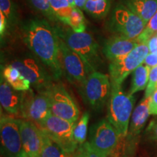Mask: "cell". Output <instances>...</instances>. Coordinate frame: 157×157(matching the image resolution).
I'll return each mask as SVG.
<instances>
[{"label": "cell", "mask_w": 157, "mask_h": 157, "mask_svg": "<svg viewBox=\"0 0 157 157\" xmlns=\"http://www.w3.org/2000/svg\"><path fill=\"white\" fill-rule=\"evenodd\" d=\"M147 45L151 53H157V36H153L147 42Z\"/></svg>", "instance_id": "cell-35"}, {"label": "cell", "mask_w": 157, "mask_h": 157, "mask_svg": "<svg viewBox=\"0 0 157 157\" xmlns=\"http://www.w3.org/2000/svg\"><path fill=\"white\" fill-rule=\"evenodd\" d=\"M149 53L147 43L139 44L126 56L111 61L109 74L111 83L121 84L124 79L137 67L143 64Z\"/></svg>", "instance_id": "cell-9"}, {"label": "cell", "mask_w": 157, "mask_h": 157, "mask_svg": "<svg viewBox=\"0 0 157 157\" xmlns=\"http://www.w3.org/2000/svg\"><path fill=\"white\" fill-rule=\"evenodd\" d=\"M86 2H87V0H74V3H75L76 7L83 10L84 5H85L86 4Z\"/></svg>", "instance_id": "cell-36"}, {"label": "cell", "mask_w": 157, "mask_h": 157, "mask_svg": "<svg viewBox=\"0 0 157 157\" xmlns=\"http://www.w3.org/2000/svg\"><path fill=\"white\" fill-rule=\"evenodd\" d=\"M56 29L59 38L83 60L90 74L96 71L101 59L99 56V45L93 36L87 32H74L71 29L58 27Z\"/></svg>", "instance_id": "cell-2"}, {"label": "cell", "mask_w": 157, "mask_h": 157, "mask_svg": "<svg viewBox=\"0 0 157 157\" xmlns=\"http://www.w3.org/2000/svg\"><path fill=\"white\" fill-rule=\"evenodd\" d=\"M76 123L51 113L37 125L48 133L49 136L67 154H71L78 147L74 137V128Z\"/></svg>", "instance_id": "cell-5"}, {"label": "cell", "mask_w": 157, "mask_h": 157, "mask_svg": "<svg viewBox=\"0 0 157 157\" xmlns=\"http://www.w3.org/2000/svg\"><path fill=\"white\" fill-rule=\"evenodd\" d=\"M60 50L63 71L70 83L81 86L88 75L87 66L78 54L60 39Z\"/></svg>", "instance_id": "cell-13"}, {"label": "cell", "mask_w": 157, "mask_h": 157, "mask_svg": "<svg viewBox=\"0 0 157 157\" xmlns=\"http://www.w3.org/2000/svg\"><path fill=\"white\" fill-rule=\"evenodd\" d=\"M106 74L94 71L80 86L84 101L95 111L103 109L111 93V82Z\"/></svg>", "instance_id": "cell-4"}, {"label": "cell", "mask_w": 157, "mask_h": 157, "mask_svg": "<svg viewBox=\"0 0 157 157\" xmlns=\"http://www.w3.org/2000/svg\"><path fill=\"white\" fill-rule=\"evenodd\" d=\"M66 24L69 25L70 28L74 32H85L87 23H86L85 17H84L81 9L78 8L77 7H74L73 10L71 12V14L70 17H68Z\"/></svg>", "instance_id": "cell-24"}, {"label": "cell", "mask_w": 157, "mask_h": 157, "mask_svg": "<svg viewBox=\"0 0 157 157\" xmlns=\"http://www.w3.org/2000/svg\"><path fill=\"white\" fill-rule=\"evenodd\" d=\"M151 68L146 65H140L133 71L132 85L128 94L133 95L137 92L146 89L148 83Z\"/></svg>", "instance_id": "cell-21"}, {"label": "cell", "mask_w": 157, "mask_h": 157, "mask_svg": "<svg viewBox=\"0 0 157 157\" xmlns=\"http://www.w3.org/2000/svg\"><path fill=\"white\" fill-rule=\"evenodd\" d=\"M146 23L123 4H119L113 9L109 21V29L130 39H136L146 28Z\"/></svg>", "instance_id": "cell-6"}, {"label": "cell", "mask_w": 157, "mask_h": 157, "mask_svg": "<svg viewBox=\"0 0 157 157\" xmlns=\"http://www.w3.org/2000/svg\"><path fill=\"white\" fill-rule=\"evenodd\" d=\"M23 42L55 79L61 77L63 71L60 50V38L56 29L45 19L34 18L23 23L21 29Z\"/></svg>", "instance_id": "cell-1"}, {"label": "cell", "mask_w": 157, "mask_h": 157, "mask_svg": "<svg viewBox=\"0 0 157 157\" xmlns=\"http://www.w3.org/2000/svg\"><path fill=\"white\" fill-rule=\"evenodd\" d=\"M143 64L148 66L149 68H154L157 66V53H149L145 58Z\"/></svg>", "instance_id": "cell-33"}, {"label": "cell", "mask_w": 157, "mask_h": 157, "mask_svg": "<svg viewBox=\"0 0 157 157\" xmlns=\"http://www.w3.org/2000/svg\"><path fill=\"white\" fill-rule=\"evenodd\" d=\"M23 91H17L10 85L1 75L0 82V103L1 106L8 114L21 116Z\"/></svg>", "instance_id": "cell-16"}, {"label": "cell", "mask_w": 157, "mask_h": 157, "mask_svg": "<svg viewBox=\"0 0 157 157\" xmlns=\"http://www.w3.org/2000/svg\"><path fill=\"white\" fill-rule=\"evenodd\" d=\"M76 154L78 157H108L98 151L89 142H85L83 144L79 145L76 149Z\"/></svg>", "instance_id": "cell-29"}, {"label": "cell", "mask_w": 157, "mask_h": 157, "mask_svg": "<svg viewBox=\"0 0 157 157\" xmlns=\"http://www.w3.org/2000/svg\"><path fill=\"white\" fill-rule=\"evenodd\" d=\"M28 1L36 11L48 17L51 21L57 20L51 9L48 0H28Z\"/></svg>", "instance_id": "cell-27"}, {"label": "cell", "mask_w": 157, "mask_h": 157, "mask_svg": "<svg viewBox=\"0 0 157 157\" xmlns=\"http://www.w3.org/2000/svg\"><path fill=\"white\" fill-rule=\"evenodd\" d=\"M48 2L56 19L66 24L74 7L68 0H48Z\"/></svg>", "instance_id": "cell-23"}, {"label": "cell", "mask_w": 157, "mask_h": 157, "mask_svg": "<svg viewBox=\"0 0 157 157\" xmlns=\"http://www.w3.org/2000/svg\"><path fill=\"white\" fill-rule=\"evenodd\" d=\"M135 102L134 96L125 93L121 84L111 83L108 119L122 137L128 134L129 120Z\"/></svg>", "instance_id": "cell-3"}, {"label": "cell", "mask_w": 157, "mask_h": 157, "mask_svg": "<svg viewBox=\"0 0 157 157\" xmlns=\"http://www.w3.org/2000/svg\"><path fill=\"white\" fill-rule=\"evenodd\" d=\"M157 32V11L148 23L146 25V28L143 31L136 40L139 42V44H143V43H147L148 41L153 36H154Z\"/></svg>", "instance_id": "cell-26"}, {"label": "cell", "mask_w": 157, "mask_h": 157, "mask_svg": "<svg viewBox=\"0 0 157 157\" xmlns=\"http://www.w3.org/2000/svg\"><path fill=\"white\" fill-rule=\"evenodd\" d=\"M155 35H156V36H157V32H156V34H155Z\"/></svg>", "instance_id": "cell-39"}, {"label": "cell", "mask_w": 157, "mask_h": 157, "mask_svg": "<svg viewBox=\"0 0 157 157\" xmlns=\"http://www.w3.org/2000/svg\"><path fill=\"white\" fill-rule=\"evenodd\" d=\"M121 138L124 137L119 134L109 119H102L92 127L88 142L98 151L109 157L118 148Z\"/></svg>", "instance_id": "cell-10"}, {"label": "cell", "mask_w": 157, "mask_h": 157, "mask_svg": "<svg viewBox=\"0 0 157 157\" xmlns=\"http://www.w3.org/2000/svg\"><path fill=\"white\" fill-rule=\"evenodd\" d=\"M0 12L7 17L8 25L14 24L17 18L16 12L11 0H0Z\"/></svg>", "instance_id": "cell-28"}, {"label": "cell", "mask_w": 157, "mask_h": 157, "mask_svg": "<svg viewBox=\"0 0 157 157\" xmlns=\"http://www.w3.org/2000/svg\"><path fill=\"white\" fill-rule=\"evenodd\" d=\"M149 101L150 97H144L133 111L131 116L130 126L129 127V134L130 136L138 135L148 120L150 116Z\"/></svg>", "instance_id": "cell-18"}, {"label": "cell", "mask_w": 157, "mask_h": 157, "mask_svg": "<svg viewBox=\"0 0 157 157\" xmlns=\"http://www.w3.org/2000/svg\"><path fill=\"white\" fill-rule=\"evenodd\" d=\"M30 82L31 85L37 92L48 90L53 85L52 78L45 69L43 63L31 57L17 59L10 63Z\"/></svg>", "instance_id": "cell-11"}, {"label": "cell", "mask_w": 157, "mask_h": 157, "mask_svg": "<svg viewBox=\"0 0 157 157\" xmlns=\"http://www.w3.org/2000/svg\"><path fill=\"white\" fill-rule=\"evenodd\" d=\"M40 130L42 135L41 157H68L69 154L55 142L48 133L42 129Z\"/></svg>", "instance_id": "cell-20"}, {"label": "cell", "mask_w": 157, "mask_h": 157, "mask_svg": "<svg viewBox=\"0 0 157 157\" xmlns=\"http://www.w3.org/2000/svg\"><path fill=\"white\" fill-rule=\"evenodd\" d=\"M1 151L2 157H28L23 148L19 119L1 114Z\"/></svg>", "instance_id": "cell-7"}, {"label": "cell", "mask_w": 157, "mask_h": 157, "mask_svg": "<svg viewBox=\"0 0 157 157\" xmlns=\"http://www.w3.org/2000/svg\"><path fill=\"white\" fill-rule=\"evenodd\" d=\"M157 89V66L151 68L148 83L146 89L144 97H150Z\"/></svg>", "instance_id": "cell-30"}, {"label": "cell", "mask_w": 157, "mask_h": 157, "mask_svg": "<svg viewBox=\"0 0 157 157\" xmlns=\"http://www.w3.org/2000/svg\"><path fill=\"white\" fill-rule=\"evenodd\" d=\"M139 42L136 39L115 35L109 38L104 44L103 53L110 61L126 56L136 48Z\"/></svg>", "instance_id": "cell-15"}, {"label": "cell", "mask_w": 157, "mask_h": 157, "mask_svg": "<svg viewBox=\"0 0 157 157\" xmlns=\"http://www.w3.org/2000/svg\"><path fill=\"white\" fill-rule=\"evenodd\" d=\"M2 75L10 85L17 91H26L31 89L30 82L16 67L11 64L7 65L4 68Z\"/></svg>", "instance_id": "cell-19"}, {"label": "cell", "mask_w": 157, "mask_h": 157, "mask_svg": "<svg viewBox=\"0 0 157 157\" xmlns=\"http://www.w3.org/2000/svg\"><path fill=\"white\" fill-rule=\"evenodd\" d=\"M89 120L90 115L87 112H86L75 124L74 128V137L78 146L86 142Z\"/></svg>", "instance_id": "cell-25"}, {"label": "cell", "mask_w": 157, "mask_h": 157, "mask_svg": "<svg viewBox=\"0 0 157 157\" xmlns=\"http://www.w3.org/2000/svg\"><path fill=\"white\" fill-rule=\"evenodd\" d=\"M20 132L23 148L28 157H41L42 135L36 124L25 119H19Z\"/></svg>", "instance_id": "cell-14"}, {"label": "cell", "mask_w": 157, "mask_h": 157, "mask_svg": "<svg viewBox=\"0 0 157 157\" xmlns=\"http://www.w3.org/2000/svg\"><path fill=\"white\" fill-rule=\"evenodd\" d=\"M111 8V0H87L84 10L98 19L105 17Z\"/></svg>", "instance_id": "cell-22"}, {"label": "cell", "mask_w": 157, "mask_h": 157, "mask_svg": "<svg viewBox=\"0 0 157 157\" xmlns=\"http://www.w3.org/2000/svg\"><path fill=\"white\" fill-rule=\"evenodd\" d=\"M68 157H78V156H77V154H76V151H75L74 153H73V154H69V156H68Z\"/></svg>", "instance_id": "cell-38"}, {"label": "cell", "mask_w": 157, "mask_h": 157, "mask_svg": "<svg viewBox=\"0 0 157 157\" xmlns=\"http://www.w3.org/2000/svg\"><path fill=\"white\" fill-rule=\"evenodd\" d=\"M68 1L69 2L70 4H71V5L72 7H76L75 3H74V0H68Z\"/></svg>", "instance_id": "cell-37"}, {"label": "cell", "mask_w": 157, "mask_h": 157, "mask_svg": "<svg viewBox=\"0 0 157 157\" xmlns=\"http://www.w3.org/2000/svg\"><path fill=\"white\" fill-rule=\"evenodd\" d=\"M49 90L36 91V93L32 89L23 91L21 108V117L23 119L38 124L51 114Z\"/></svg>", "instance_id": "cell-8"}, {"label": "cell", "mask_w": 157, "mask_h": 157, "mask_svg": "<svg viewBox=\"0 0 157 157\" xmlns=\"http://www.w3.org/2000/svg\"><path fill=\"white\" fill-rule=\"evenodd\" d=\"M51 113L71 122H76L79 110L62 84H53L49 90Z\"/></svg>", "instance_id": "cell-12"}, {"label": "cell", "mask_w": 157, "mask_h": 157, "mask_svg": "<svg viewBox=\"0 0 157 157\" xmlns=\"http://www.w3.org/2000/svg\"><path fill=\"white\" fill-rule=\"evenodd\" d=\"M149 113H150V115L157 116V89L150 96Z\"/></svg>", "instance_id": "cell-32"}, {"label": "cell", "mask_w": 157, "mask_h": 157, "mask_svg": "<svg viewBox=\"0 0 157 157\" xmlns=\"http://www.w3.org/2000/svg\"><path fill=\"white\" fill-rule=\"evenodd\" d=\"M7 25H8V21L7 17L2 12H0V36L2 39L5 34Z\"/></svg>", "instance_id": "cell-34"}, {"label": "cell", "mask_w": 157, "mask_h": 157, "mask_svg": "<svg viewBox=\"0 0 157 157\" xmlns=\"http://www.w3.org/2000/svg\"><path fill=\"white\" fill-rule=\"evenodd\" d=\"M122 4L140 17L146 25L157 11V0H122Z\"/></svg>", "instance_id": "cell-17"}, {"label": "cell", "mask_w": 157, "mask_h": 157, "mask_svg": "<svg viewBox=\"0 0 157 157\" xmlns=\"http://www.w3.org/2000/svg\"><path fill=\"white\" fill-rule=\"evenodd\" d=\"M146 134L151 140L157 143V117L150 121L146 129Z\"/></svg>", "instance_id": "cell-31"}]
</instances>
